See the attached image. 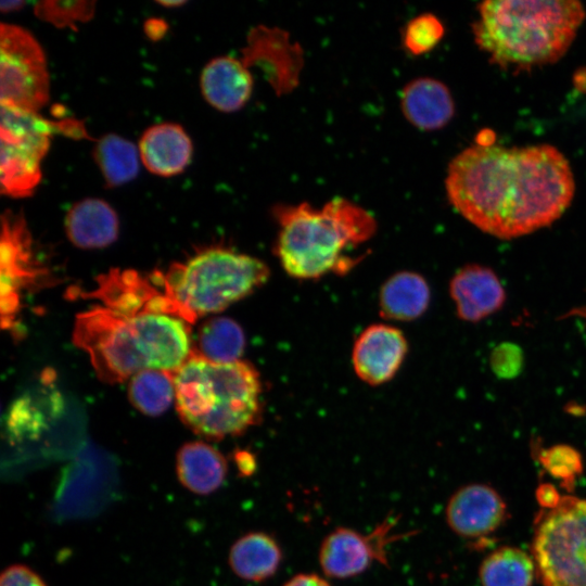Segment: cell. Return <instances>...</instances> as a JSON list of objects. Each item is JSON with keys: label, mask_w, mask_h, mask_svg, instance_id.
<instances>
[{"label": "cell", "mask_w": 586, "mask_h": 586, "mask_svg": "<svg viewBox=\"0 0 586 586\" xmlns=\"http://www.w3.org/2000/svg\"><path fill=\"white\" fill-rule=\"evenodd\" d=\"M445 186L462 217L504 240L551 225L568 208L575 190L568 160L549 144L477 143L453 158Z\"/></svg>", "instance_id": "obj_1"}, {"label": "cell", "mask_w": 586, "mask_h": 586, "mask_svg": "<svg viewBox=\"0 0 586 586\" xmlns=\"http://www.w3.org/2000/svg\"><path fill=\"white\" fill-rule=\"evenodd\" d=\"M92 296L103 304L77 316L73 341L102 381L123 382L146 369L175 372L190 357V323L136 271L103 276Z\"/></svg>", "instance_id": "obj_2"}, {"label": "cell", "mask_w": 586, "mask_h": 586, "mask_svg": "<svg viewBox=\"0 0 586 586\" xmlns=\"http://www.w3.org/2000/svg\"><path fill=\"white\" fill-rule=\"evenodd\" d=\"M472 25L479 48L501 67L528 69L561 59L586 12L575 0H487Z\"/></svg>", "instance_id": "obj_3"}, {"label": "cell", "mask_w": 586, "mask_h": 586, "mask_svg": "<svg viewBox=\"0 0 586 586\" xmlns=\"http://www.w3.org/2000/svg\"><path fill=\"white\" fill-rule=\"evenodd\" d=\"M273 215L279 225L277 256L289 276L302 280L347 271L356 264L349 253L377 230L370 212L342 198L322 207L278 205Z\"/></svg>", "instance_id": "obj_4"}, {"label": "cell", "mask_w": 586, "mask_h": 586, "mask_svg": "<svg viewBox=\"0 0 586 586\" xmlns=\"http://www.w3.org/2000/svg\"><path fill=\"white\" fill-rule=\"evenodd\" d=\"M174 381L177 411L196 434L220 440L259 420V374L244 360L219 364L191 353L174 372Z\"/></svg>", "instance_id": "obj_5"}, {"label": "cell", "mask_w": 586, "mask_h": 586, "mask_svg": "<svg viewBox=\"0 0 586 586\" xmlns=\"http://www.w3.org/2000/svg\"><path fill=\"white\" fill-rule=\"evenodd\" d=\"M269 268L260 259L222 247H211L184 264H175L153 282L175 304L188 323L217 313L255 292L267 282Z\"/></svg>", "instance_id": "obj_6"}, {"label": "cell", "mask_w": 586, "mask_h": 586, "mask_svg": "<svg viewBox=\"0 0 586 586\" xmlns=\"http://www.w3.org/2000/svg\"><path fill=\"white\" fill-rule=\"evenodd\" d=\"M531 555L544 586H586V497L562 495L534 520Z\"/></svg>", "instance_id": "obj_7"}, {"label": "cell", "mask_w": 586, "mask_h": 586, "mask_svg": "<svg viewBox=\"0 0 586 586\" xmlns=\"http://www.w3.org/2000/svg\"><path fill=\"white\" fill-rule=\"evenodd\" d=\"M55 124L37 112L1 106V192L11 198L29 196L41 180L40 164Z\"/></svg>", "instance_id": "obj_8"}, {"label": "cell", "mask_w": 586, "mask_h": 586, "mask_svg": "<svg viewBox=\"0 0 586 586\" xmlns=\"http://www.w3.org/2000/svg\"><path fill=\"white\" fill-rule=\"evenodd\" d=\"M49 99V75L43 50L21 26L0 27V103L37 112Z\"/></svg>", "instance_id": "obj_9"}, {"label": "cell", "mask_w": 586, "mask_h": 586, "mask_svg": "<svg viewBox=\"0 0 586 586\" xmlns=\"http://www.w3.org/2000/svg\"><path fill=\"white\" fill-rule=\"evenodd\" d=\"M395 520L390 517L370 534L353 528L337 527L322 540L319 563L323 573L332 578H349L365 572L373 562L387 564L386 546L398 535H391Z\"/></svg>", "instance_id": "obj_10"}, {"label": "cell", "mask_w": 586, "mask_h": 586, "mask_svg": "<svg viewBox=\"0 0 586 586\" xmlns=\"http://www.w3.org/2000/svg\"><path fill=\"white\" fill-rule=\"evenodd\" d=\"M30 237L23 218L12 213L2 216L1 313L2 326L10 327L20 306L21 291L37 273L31 262Z\"/></svg>", "instance_id": "obj_11"}, {"label": "cell", "mask_w": 586, "mask_h": 586, "mask_svg": "<svg viewBox=\"0 0 586 586\" xmlns=\"http://www.w3.org/2000/svg\"><path fill=\"white\" fill-rule=\"evenodd\" d=\"M241 60L247 67H260L276 92L282 94L298 82L303 52L285 31L259 26L251 30Z\"/></svg>", "instance_id": "obj_12"}, {"label": "cell", "mask_w": 586, "mask_h": 586, "mask_svg": "<svg viewBox=\"0 0 586 586\" xmlns=\"http://www.w3.org/2000/svg\"><path fill=\"white\" fill-rule=\"evenodd\" d=\"M445 515L457 535L477 539L491 535L507 521L508 507L495 488L475 483L458 488L450 496Z\"/></svg>", "instance_id": "obj_13"}, {"label": "cell", "mask_w": 586, "mask_h": 586, "mask_svg": "<svg viewBox=\"0 0 586 586\" xmlns=\"http://www.w3.org/2000/svg\"><path fill=\"white\" fill-rule=\"evenodd\" d=\"M407 349L406 337L397 328L372 324L355 342L352 354L355 372L366 383L383 384L396 374Z\"/></svg>", "instance_id": "obj_14"}, {"label": "cell", "mask_w": 586, "mask_h": 586, "mask_svg": "<svg viewBox=\"0 0 586 586\" xmlns=\"http://www.w3.org/2000/svg\"><path fill=\"white\" fill-rule=\"evenodd\" d=\"M450 296L461 320L477 322L498 311L506 292L494 270L472 264L461 268L450 281Z\"/></svg>", "instance_id": "obj_15"}, {"label": "cell", "mask_w": 586, "mask_h": 586, "mask_svg": "<svg viewBox=\"0 0 586 586\" xmlns=\"http://www.w3.org/2000/svg\"><path fill=\"white\" fill-rule=\"evenodd\" d=\"M200 85L208 104L220 112L231 113L247 103L254 79L241 59L224 55L211 60L204 66Z\"/></svg>", "instance_id": "obj_16"}, {"label": "cell", "mask_w": 586, "mask_h": 586, "mask_svg": "<svg viewBox=\"0 0 586 586\" xmlns=\"http://www.w3.org/2000/svg\"><path fill=\"white\" fill-rule=\"evenodd\" d=\"M192 142L184 129L174 123L149 127L139 141V154L145 168L158 176L182 173L192 157Z\"/></svg>", "instance_id": "obj_17"}, {"label": "cell", "mask_w": 586, "mask_h": 586, "mask_svg": "<svg viewBox=\"0 0 586 586\" xmlns=\"http://www.w3.org/2000/svg\"><path fill=\"white\" fill-rule=\"evenodd\" d=\"M400 107L406 119L421 130H437L453 118L455 104L448 88L429 77L411 80L403 89Z\"/></svg>", "instance_id": "obj_18"}, {"label": "cell", "mask_w": 586, "mask_h": 586, "mask_svg": "<svg viewBox=\"0 0 586 586\" xmlns=\"http://www.w3.org/2000/svg\"><path fill=\"white\" fill-rule=\"evenodd\" d=\"M118 218L113 207L100 199H85L74 204L65 218L69 241L81 249H100L115 242Z\"/></svg>", "instance_id": "obj_19"}, {"label": "cell", "mask_w": 586, "mask_h": 586, "mask_svg": "<svg viewBox=\"0 0 586 586\" xmlns=\"http://www.w3.org/2000/svg\"><path fill=\"white\" fill-rule=\"evenodd\" d=\"M176 470L186 488L198 495H208L224 483L227 461L212 445L190 442L178 450Z\"/></svg>", "instance_id": "obj_20"}, {"label": "cell", "mask_w": 586, "mask_h": 586, "mask_svg": "<svg viewBox=\"0 0 586 586\" xmlns=\"http://www.w3.org/2000/svg\"><path fill=\"white\" fill-rule=\"evenodd\" d=\"M232 572L249 582H263L275 575L282 561L277 540L264 532H250L234 542L228 557Z\"/></svg>", "instance_id": "obj_21"}, {"label": "cell", "mask_w": 586, "mask_h": 586, "mask_svg": "<svg viewBox=\"0 0 586 586\" xmlns=\"http://www.w3.org/2000/svg\"><path fill=\"white\" fill-rule=\"evenodd\" d=\"M431 292L425 279L412 271H400L382 285L379 306L381 316L398 321L419 318L429 307Z\"/></svg>", "instance_id": "obj_22"}, {"label": "cell", "mask_w": 586, "mask_h": 586, "mask_svg": "<svg viewBox=\"0 0 586 586\" xmlns=\"http://www.w3.org/2000/svg\"><path fill=\"white\" fill-rule=\"evenodd\" d=\"M536 566L532 555L512 546H502L482 561L479 577L482 586H532Z\"/></svg>", "instance_id": "obj_23"}, {"label": "cell", "mask_w": 586, "mask_h": 586, "mask_svg": "<svg viewBox=\"0 0 586 586\" xmlns=\"http://www.w3.org/2000/svg\"><path fill=\"white\" fill-rule=\"evenodd\" d=\"M244 346L242 328L232 319L218 317L201 326L198 349H192V353L214 362L227 364L240 360Z\"/></svg>", "instance_id": "obj_24"}, {"label": "cell", "mask_w": 586, "mask_h": 586, "mask_svg": "<svg viewBox=\"0 0 586 586\" xmlns=\"http://www.w3.org/2000/svg\"><path fill=\"white\" fill-rule=\"evenodd\" d=\"M93 156L110 187L127 183L138 174L139 150L117 135L110 133L99 139Z\"/></svg>", "instance_id": "obj_25"}, {"label": "cell", "mask_w": 586, "mask_h": 586, "mask_svg": "<svg viewBox=\"0 0 586 586\" xmlns=\"http://www.w3.org/2000/svg\"><path fill=\"white\" fill-rule=\"evenodd\" d=\"M128 393L131 404L146 416H160L176 397L174 372L146 369L130 378Z\"/></svg>", "instance_id": "obj_26"}, {"label": "cell", "mask_w": 586, "mask_h": 586, "mask_svg": "<svg viewBox=\"0 0 586 586\" xmlns=\"http://www.w3.org/2000/svg\"><path fill=\"white\" fill-rule=\"evenodd\" d=\"M538 461L566 491L573 488L575 481L584 469L581 453L568 444H556L547 448H539Z\"/></svg>", "instance_id": "obj_27"}, {"label": "cell", "mask_w": 586, "mask_h": 586, "mask_svg": "<svg viewBox=\"0 0 586 586\" xmlns=\"http://www.w3.org/2000/svg\"><path fill=\"white\" fill-rule=\"evenodd\" d=\"M444 36L442 22L431 13L410 20L403 29L402 41L407 52L421 55L430 52Z\"/></svg>", "instance_id": "obj_28"}, {"label": "cell", "mask_w": 586, "mask_h": 586, "mask_svg": "<svg viewBox=\"0 0 586 586\" xmlns=\"http://www.w3.org/2000/svg\"><path fill=\"white\" fill-rule=\"evenodd\" d=\"M93 11L94 2L90 1H44L36 7L39 17L58 27H72L86 22Z\"/></svg>", "instance_id": "obj_29"}, {"label": "cell", "mask_w": 586, "mask_h": 586, "mask_svg": "<svg viewBox=\"0 0 586 586\" xmlns=\"http://www.w3.org/2000/svg\"><path fill=\"white\" fill-rule=\"evenodd\" d=\"M522 348L510 342H502L491 353L489 364L495 375L500 379H513L523 368Z\"/></svg>", "instance_id": "obj_30"}, {"label": "cell", "mask_w": 586, "mask_h": 586, "mask_svg": "<svg viewBox=\"0 0 586 586\" xmlns=\"http://www.w3.org/2000/svg\"><path fill=\"white\" fill-rule=\"evenodd\" d=\"M0 586H47L30 568L22 564L8 566L1 574Z\"/></svg>", "instance_id": "obj_31"}, {"label": "cell", "mask_w": 586, "mask_h": 586, "mask_svg": "<svg viewBox=\"0 0 586 586\" xmlns=\"http://www.w3.org/2000/svg\"><path fill=\"white\" fill-rule=\"evenodd\" d=\"M536 497L542 509H549L560 501L562 495L553 485L544 483L538 486Z\"/></svg>", "instance_id": "obj_32"}, {"label": "cell", "mask_w": 586, "mask_h": 586, "mask_svg": "<svg viewBox=\"0 0 586 586\" xmlns=\"http://www.w3.org/2000/svg\"><path fill=\"white\" fill-rule=\"evenodd\" d=\"M283 586H331V584L317 574L301 573L291 577Z\"/></svg>", "instance_id": "obj_33"}, {"label": "cell", "mask_w": 586, "mask_h": 586, "mask_svg": "<svg viewBox=\"0 0 586 586\" xmlns=\"http://www.w3.org/2000/svg\"><path fill=\"white\" fill-rule=\"evenodd\" d=\"M237 462H238V466H239V470L243 473V474H251L252 473V470L254 469V460L252 459V455L247 454V453H240L238 456H237Z\"/></svg>", "instance_id": "obj_34"}, {"label": "cell", "mask_w": 586, "mask_h": 586, "mask_svg": "<svg viewBox=\"0 0 586 586\" xmlns=\"http://www.w3.org/2000/svg\"><path fill=\"white\" fill-rule=\"evenodd\" d=\"M24 4L23 1H2L0 8L4 12H12L20 10Z\"/></svg>", "instance_id": "obj_35"}, {"label": "cell", "mask_w": 586, "mask_h": 586, "mask_svg": "<svg viewBox=\"0 0 586 586\" xmlns=\"http://www.w3.org/2000/svg\"><path fill=\"white\" fill-rule=\"evenodd\" d=\"M568 317H578L586 320V305L574 307L573 309H571L570 311H568L565 315L562 316V318H568Z\"/></svg>", "instance_id": "obj_36"}, {"label": "cell", "mask_w": 586, "mask_h": 586, "mask_svg": "<svg viewBox=\"0 0 586 586\" xmlns=\"http://www.w3.org/2000/svg\"><path fill=\"white\" fill-rule=\"evenodd\" d=\"M164 7H178L183 4V1H158Z\"/></svg>", "instance_id": "obj_37"}]
</instances>
